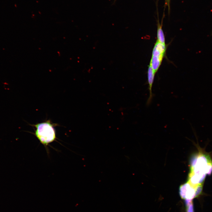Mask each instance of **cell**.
<instances>
[{"instance_id": "6da1fadb", "label": "cell", "mask_w": 212, "mask_h": 212, "mask_svg": "<svg viewBox=\"0 0 212 212\" xmlns=\"http://www.w3.org/2000/svg\"><path fill=\"white\" fill-rule=\"evenodd\" d=\"M190 168L188 176L196 182L203 184L206 174L212 173V161L208 155L200 152L192 159Z\"/></svg>"}, {"instance_id": "8992f818", "label": "cell", "mask_w": 212, "mask_h": 212, "mask_svg": "<svg viewBox=\"0 0 212 212\" xmlns=\"http://www.w3.org/2000/svg\"><path fill=\"white\" fill-rule=\"evenodd\" d=\"M165 1L168 7V9H169L170 8V0H165Z\"/></svg>"}, {"instance_id": "5b68a950", "label": "cell", "mask_w": 212, "mask_h": 212, "mask_svg": "<svg viewBox=\"0 0 212 212\" xmlns=\"http://www.w3.org/2000/svg\"><path fill=\"white\" fill-rule=\"evenodd\" d=\"M187 206V212H194L193 205L192 202L189 205Z\"/></svg>"}, {"instance_id": "7a4b0ae2", "label": "cell", "mask_w": 212, "mask_h": 212, "mask_svg": "<svg viewBox=\"0 0 212 212\" xmlns=\"http://www.w3.org/2000/svg\"><path fill=\"white\" fill-rule=\"evenodd\" d=\"M36 128L35 134L43 145L47 146L56 138L55 125L50 121L37 123L33 125Z\"/></svg>"}, {"instance_id": "3957f363", "label": "cell", "mask_w": 212, "mask_h": 212, "mask_svg": "<svg viewBox=\"0 0 212 212\" xmlns=\"http://www.w3.org/2000/svg\"><path fill=\"white\" fill-rule=\"evenodd\" d=\"M155 74V73L153 70L151 66L149 64L147 73L148 90L149 93V97L146 103L148 105L150 104L153 97V94L152 92V87Z\"/></svg>"}, {"instance_id": "277c9868", "label": "cell", "mask_w": 212, "mask_h": 212, "mask_svg": "<svg viewBox=\"0 0 212 212\" xmlns=\"http://www.w3.org/2000/svg\"><path fill=\"white\" fill-rule=\"evenodd\" d=\"M157 41L164 44H165L164 35L162 29V25L158 22L157 31Z\"/></svg>"}]
</instances>
